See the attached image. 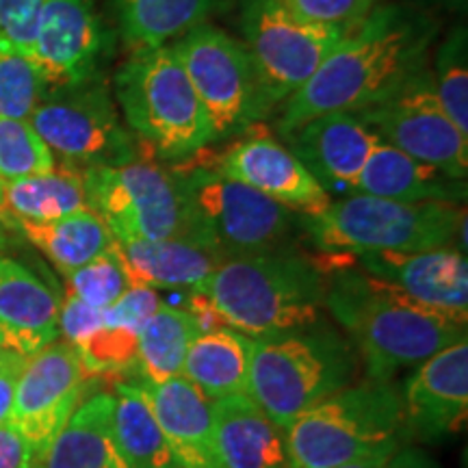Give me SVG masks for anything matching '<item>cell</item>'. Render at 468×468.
Returning <instances> with one entry per match:
<instances>
[{
	"mask_svg": "<svg viewBox=\"0 0 468 468\" xmlns=\"http://www.w3.org/2000/svg\"><path fill=\"white\" fill-rule=\"evenodd\" d=\"M438 25L410 5H382L345 35L317 72L284 102L278 134L338 111L371 107L427 68Z\"/></svg>",
	"mask_w": 468,
	"mask_h": 468,
	"instance_id": "6da1fadb",
	"label": "cell"
},
{
	"mask_svg": "<svg viewBox=\"0 0 468 468\" xmlns=\"http://www.w3.org/2000/svg\"><path fill=\"white\" fill-rule=\"evenodd\" d=\"M325 308L349 332L368 382H390L466 338V325L354 269L327 271Z\"/></svg>",
	"mask_w": 468,
	"mask_h": 468,
	"instance_id": "7a4b0ae2",
	"label": "cell"
},
{
	"mask_svg": "<svg viewBox=\"0 0 468 468\" xmlns=\"http://www.w3.org/2000/svg\"><path fill=\"white\" fill-rule=\"evenodd\" d=\"M191 292L221 324L250 338L308 330L321 324L327 269L292 248L219 262Z\"/></svg>",
	"mask_w": 468,
	"mask_h": 468,
	"instance_id": "3957f363",
	"label": "cell"
},
{
	"mask_svg": "<svg viewBox=\"0 0 468 468\" xmlns=\"http://www.w3.org/2000/svg\"><path fill=\"white\" fill-rule=\"evenodd\" d=\"M406 436L401 390L390 382L345 386L306 410L286 430L295 468L390 460Z\"/></svg>",
	"mask_w": 468,
	"mask_h": 468,
	"instance_id": "277c9868",
	"label": "cell"
},
{
	"mask_svg": "<svg viewBox=\"0 0 468 468\" xmlns=\"http://www.w3.org/2000/svg\"><path fill=\"white\" fill-rule=\"evenodd\" d=\"M115 101L126 126L165 161H185L213 144V128L172 46L133 50L117 68Z\"/></svg>",
	"mask_w": 468,
	"mask_h": 468,
	"instance_id": "5b68a950",
	"label": "cell"
},
{
	"mask_svg": "<svg viewBox=\"0 0 468 468\" xmlns=\"http://www.w3.org/2000/svg\"><path fill=\"white\" fill-rule=\"evenodd\" d=\"M356 371L354 345L330 327L254 338L248 395L289 430L306 410L349 386Z\"/></svg>",
	"mask_w": 468,
	"mask_h": 468,
	"instance_id": "8992f818",
	"label": "cell"
},
{
	"mask_svg": "<svg viewBox=\"0 0 468 468\" xmlns=\"http://www.w3.org/2000/svg\"><path fill=\"white\" fill-rule=\"evenodd\" d=\"M466 228L455 204H406L384 197L351 196L330 200L324 210L302 215V232L324 251H423L447 248Z\"/></svg>",
	"mask_w": 468,
	"mask_h": 468,
	"instance_id": "52a82bcc",
	"label": "cell"
},
{
	"mask_svg": "<svg viewBox=\"0 0 468 468\" xmlns=\"http://www.w3.org/2000/svg\"><path fill=\"white\" fill-rule=\"evenodd\" d=\"M202 245L221 261L291 248L302 215L210 165L174 167Z\"/></svg>",
	"mask_w": 468,
	"mask_h": 468,
	"instance_id": "ba28073f",
	"label": "cell"
},
{
	"mask_svg": "<svg viewBox=\"0 0 468 468\" xmlns=\"http://www.w3.org/2000/svg\"><path fill=\"white\" fill-rule=\"evenodd\" d=\"M83 180L87 207L115 241L189 239L202 245L174 169L137 156L120 165L87 167Z\"/></svg>",
	"mask_w": 468,
	"mask_h": 468,
	"instance_id": "9c48e42d",
	"label": "cell"
},
{
	"mask_svg": "<svg viewBox=\"0 0 468 468\" xmlns=\"http://www.w3.org/2000/svg\"><path fill=\"white\" fill-rule=\"evenodd\" d=\"M169 46L207 111L213 144L239 137L271 111L248 48L232 35L204 22Z\"/></svg>",
	"mask_w": 468,
	"mask_h": 468,
	"instance_id": "30bf717a",
	"label": "cell"
},
{
	"mask_svg": "<svg viewBox=\"0 0 468 468\" xmlns=\"http://www.w3.org/2000/svg\"><path fill=\"white\" fill-rule=\"evenodd\" d=\"M28 124L63 165H120L139 156L131 128L117 113L111 87L98 74L83 83L46 91Z\"/></svg>",
	"mask_w": 468,
	"mask_h": 468,
	"instance_id": "8fae6325",
	"label": "cell"
},
{
	"mask_svg": "<svg viewBox=\"0 0 468 468\" xmlns=\"http://www.w3.org/2000/svg\"><path fill=\"white\" fill-rule=\"evenodd\" d=\"M241 33L269 109L302 90L347 35L302 20L284 0H241Z\"/></svg>",
	"mask_w": 468,
	"mask_h": 468,
	"instance_id": "7c38bea8",
	"label": "cell"
},
{
	"mask_svg": "<svg viewBox=\"0 0 468 468\" xmlns=\"http://www.w3.org/2000/svg\"><path fill=\"white\" fill-rule=\"evenodd\" d=\"M356 115L378 134L379 142L455 180H466L468 134L460 133L442 109L430 68L410 76L390 96Z\"/></svg>",
	"mask_w": 468,
	"mask_h": 468,
	"instance_id": "4fadbf2b",
	"label": "cell"
},
{
	"mask_svg": "<svg viewBox=\"0 0 468 468\" xmlns=\"http://www.w3.org/2000/svg\"><path fill=\"white\" fill-rule=\"evenodd\" d=\"M90 378L79 351L66 341H55L25 360L11 423L31 442L39 462H44L58 430L79 408Z\"/></svg>",
	"mask_w": 468,
	"mask_h": 468,
	"instance_id": "5bb4252c",
	"label": "cell"
},
{
	"mask_svg": "<svg viewBox=\"0 0 468 468\" xmlns=\"http://www.w3.org/2000/svg\"><path fill=\"white\" fill-rule=\"evenodd\" d=\"M107 31L91 0H46L31 44V61L48 90L98 74Z\"/></svg>",
	"mask_w": 468,
	"mask_h": 468,
	"instance_id": "9a60e30c",
	"label": "cell"
},
{
	"mask_svg": "<svg viewBox=\"0 0 468 468\" xmlns=\"http://www.w3.org/2000/svg\"><path fill=\"white\" fill-rule=\"evenodd\" d=\"M360 271L395 286L410 300L466 325L468 262L453 245L423 251H362Z\"/></svg>",
	"mask_w": 468,
	"mask_h": 468,
	"instance_id": "2e32d148",
	"label": "cell"
},
{
	"mask_svg": "<svg viewBox=\"0 0 468 468\" xmlns=\"http://www.w3.org/2000/svg\"><path fill=\"white\" fill-rule=\"evenodd\" d=\"M406 434L438 442L464 425L468 412V341L449 345L414 368L401 393Z\"/></svg>",
	"mask_w": 468,
	"mask_h": 468,
	"instance_id": "e0dca14e",
	"label": "cell"
},
{
	"mask_svg": "<svg viewBox=\"0 0 468 468\" xmlns=\"http://www.w3.org/2000/svg\"><path fill=\"white\" fill-rule=\"evenodd\" d=\"M210 167L302 215L319 213L332 200L303 163L269 134L232 144Z\"/></svg>",
	"mask_w": 468,
	"mask_h": 468,
	"instance_id": "ac0fdd59",
	"label": "cell"
},
{
	"mask_svg": "<svg viewBox=\"0 0 468 468\" xmlns=\"http://www.w3.org/2000/svg\"><path fill=\"white\" fill-rule=\"evenodd\" d=\"M282 139L314 180L341 197L354 193L356 178L379 142L378 134L349 111L313 117Z\"/></svg>",
	"mask_w": 468,
	"mask_h": 468,
	"instance_id": "d6986e66",
	"label": "cell"
},
{
	"mask_svg": "<svg viewBox=\"0 0 468 468\" xmlns=\"http://www.w3.org/2000/svg\"><path fill=\"white\" fill-rule=\"evenodd\" d=\"M174 462L186 468H224L210 399L178 376L161 384H142Z\"/></svg>",
	"mask_w": 468,
	"mask_h": 468,
	"instance_id": "ffe728a7",
	"label": "cell"
},
{
	"mask_svg": "<svg viewBox=\"0 0 468 468\" xmlns=\"http://www.w3.org/2000/svg\"><path fill=\"white\" fill-rule=\"evenodd\" d=\"M61 297L31 269L0 259V349L28 358L58 341Z\"/></svg>",
	"mask_w": 468,
	"mask_h": 468,
	"instance_id": "44dd1931",
	"label": "cell"
},
{
	"mask_svg": "<svg viewBox=\"0 0 468 468\" xmlns=\"http://www.w3.org/2000/svg\"><path fill=\"white\" fill-rule=\"evenodd\" d=\"M224 468H295L286 430L250 395L210 401Z\"/></svg>",
	"mask_w": 468,
	"mask_h": 468,
	"instance_id": "7402d4cb",
	"label": "cell"
},
{
	"mask_svg": "<svg viewBox=\"0 0 468 468\" xmlns=\"http://www.w3.org/2000/svg\"><path fill=\"white\" fill-rule=\"evenodd\" d=\"M354 193L406 204L442 202L460 207L466 197V180H455L393 145L378 142L356 178Z\"/></svg>",
	"mask_w": 468,
	"mask_h": 468,
	"instance_id": "603a6c76",
	"label": "cell"
},
{
	"mask_svg": "<svg viewBox=\"0 0 468 468\" xmlns=\"http://www.w3.org/2000/svg\"><path fill=\"white\" fill-rule=\"evenodd\" d=\"M115 251L131 284L154 291H193L219 262H224L215 251L189 239L115 241Z\"/></svg>",
	"mask_w": 468,
	"mask_h": 468,
	"instance_id": "cb8c5ba5",
	"label": "cell"
},
{
	"mask_svg": "<svg viewBox=\"0 0 468 468\" xmlns=\"http://www.w3.org/2000/svg\"><path fill=\"white\" fill-rule=\"evenodd\" d=\"M254 338L219 325L204 330L191 343L183 378L200 388L210 401L232 395H248L250 362Z\"/></svg>",
	"mask_w": 468,
	"mask_h": 468,
	"instance_id": "d4e9b609",
	"label": "cell"
},
{
	"mask_svg": "<svg viewBox=\"0 0 468 468\" xmlns=\"http://www.w3.org/2000/svg\"><path fill=\"white\" fill-rule=\"evenodd\" d=\"M0 219L42 251L63 276L87 265L113 245V234L107 224L90 208L52 221L17 219L0 210Z\"/></svg>",
	"mask_w": 468,
	"mask_h": 468,
	"instance_id": "484cf974",
	"label": "cell"
},
{
	"mask_svg": "<svg viewBox=\"0 0 468 468\" xmlns=\"http://www.w3.org/2000/svg\"><path fill=\"white\" fill-rule=\"evenodd\" d=\"M230 0H115L122 37L131 50L165 46L226 9Z\"/></svg>",
	"mask_w": 468,
	"mask_h": 468,
	"instance_id": "4316f807",
	"label": "cell"
},
{
	"mask_svg": "<svg viewBox=\"0 0 468 468\" xmlns=\"http://www.w3.org/2000/svg\"><path fill=\"white\" fill-rule=\"evenodd\" d=\"M113 393L79 403L44 455V468H102L113 453Z\"/></svg>",
	"mask_w": 468,
	"mask_h": 468,
	"instance_id": "83f0119b",
	"label": "cell"
},
{
	"mask_svg": "<svg viewBox=\"0 0 468 468\" xmlns=\"http://www.w3.org/2000/svg\"><path fill=\"white\" fill-rule=\"evenodd\" d=\"M87 207L83 169L69 165L50 172L3 180L0 210L28 221H52L79 213Z\"/></svg>",
	"mask_w": 468,
	"mask_h": 468,
	"instance_id": "f1b7e54d",
	"label": "cell"
},
{
	"mask_svg": "<svg viewBox=\"0 0 468 468\" xmlns=\"http://www.w3.org/2000/svg\"><path fill=\"white\" fill-rule=\"evenodd\" d=\"M113 449L126 468H172L174 455L142 384H117Z\"/></svg>",
	"mask_w": 468,
	"mask_h": 468,
	"instance_id": "f546056e",
	"label": "cell"
},
{
	"mask_svg": "<svg viewBox=\"0 0 468 468\" xmlns=\"http://www.w3.org/2000/svg\"><path fill=\"white\" fill-rule=\"evenodd\" d=\"M202 327L189 308L163 302L139 330L137 371L144 384H161L183 376L185 358Z\"/></svg>",
	"mask_w": 468,
	"mask_h": 468,
	"instance_id": "4dcf8cb0",
	"label": "cell"
},
{
	"mask_svg": "<svg viewBox=\"0 0 468 468\" xmlns=\"http://www.w3.org/2000/svg\"><path fill=\"white\" fill-rule=\"evenodd\" d=\"M431 74L442 109L460 133L468 134V44L464 27H455L447 35Z\"/></svg>",
	"mask_w": 468,
	"mask_h": 468,
	"instance_id": "1f68e13d",
	"label": "cell"
},
{
	"mask_svg": "<svg viewBox=\"0 0 468 468\" xmlns=\"http://www.w3.org/2000/svg\"><path fill=\"white\" fill-rule=\"evenodd\" d=\"M46 91L31 57L0 39V115L28 120Z\"/></svg>",
	"mask_w": 468,
	"mask_h": 468,
	"instance_id": "d6a6232c",
	"label": "cell"
},
{
	"mask_svg": "<svg viewBox=\"0 0 468 468\" xmlns=\"http://www.w3.org/2000/svg\"><path fill=\"white\" fill-rule=\"evenodd\" d=\"M55 156L28 120L0 115V180L50 172Z\"/></svg>",
	"mask_w": 468,
	"mask_h": 468,
	"instance_id": "836d02e7",
	"label": "cell"
},
{
	"mask_svg": "<svg viewBox=\"0 0 468 468\" xmlns=\"http://www.w3.org/2000/svg\"><path fill=\"white\" fill-rule=\"evenodd\" d=\"M66 284L68 292L98 310L109 308L111 303L120 300L131 286V280H128L126 269L115 251V239L107 251H102L101 256H96L76 271L68 273Z\"/></svg>",
	"mask_w": 468,
	"mask_h": 468,
	"instance_id": "e575fe53",
	"label": "cell"
},
{
	"mask_svg": "<svg viewBox=\"0 0 468 468\" xmlns=\"http://www.w3.org/2000/svg\"><path fill=\"white\" fill-rule=\"evenodd\" d=\"M139 332L128 327L102 325L93 332L79 351L80 360L90 376H107V373H124L137 368Z\"/></svg>",
	"mask_w": 468,
	"mask_h": 468,
	"instance_id": "d590c367",
	"label": "cell"
},
{
	"mask_svg": "<svg viewBox=\"0 0 468 468\" xmlns=\"http://www.w3.org/2000/svg\"><path fill=\"white\" fill-rule=\"evenodd\" d=\"M292 14L313 25L351 33L378 7L376 0H284Z\"/></svg>",
	"mask_w": 468,
	"mask_h": 468,
	"instance_id": "8d00e7d4",
	"label": "cell"
},
{
	"mask_svg": "<svg viewBox=\"0 0 468 468\" xmlns=\"http://www.w3.org/2000/svg\"><path fill=\"white\" fill-rule=\"evenodd\" d=\"M161 303L163 300L159 297V291L131 284L120 300L102 310V325L128 327V330L139 332L145 325V321L159 310Z\"/></svg>",
	"mask_w": 468,
	"mask_h": 468,
	"instance_id": "74e56055",
	"label": "cell"
},
{
	"mask_svg": "<svg viewBox=\"0 0 468 468\" xmlns=\"http://www.w3.org/2000/svg\"><path fill=\"white\" fill-rule=\"evenodd\" d=\"M46 0H0V39L28 55Z\"/></svg>",
	"mask_w": 468,
	"mask_h": 468,
	"instance_id": "f35d334b",
	"label": "cell"
},
{
	"mask_svg": "<svg viewBox=\"0 0 468 468\" xmlns=\"http://www.w3.org/2000/svg\"><path fill=\"white\" fill-rule=\"evenodd\" d=\"M101 327L102 310L90 306L72 292H66L61 300V310H58V336H63V341L72 347H80Z\"/></svg>",
	"mask_w": 468,
	"mask_h": 468,
	"instance_id": "ab89813d",
	"label": "cell"
},
{
	"mask_svg": "<svg viewBox=\"0 0 468 468\" xmlns=\"http://www.w3.org/2000/svg\"><path fill=\"white\" fill-rule=\"evenodd\" d=\"M37 460L31 442L14 423L0 425V468H31Z\"/></svg>",
	"mask_w": 468,
	"mask_h": 468,
	"instance_id": "60d3db41",
	"label": "cell"
},
{
	"mask_svg": "<svg viewBox=\"0 0 468 468\" xmlns=\"http://www.w3.org/2000/svg\"><path fill=\"white\" fill-rule=\"evenodd\" d=\"M25 360L27 358H22V356L9 354V358L0 365V425L11 423L17 379H20Z\"/></svg>",
	"mask_w": 468,
	"mask_h": 468,
	"instance_id": "b9f144b4",
	"label": "cell"
},
{
	"mask_svg": "<svg viewBox=\"0 0 468 468\" xmlns=\"http://www.w3.org/2000/svg\"><path fill=\"white\" fill-rule=\"evenodd\" d=\"M386 468H441L434 458L417 447H401L393 458L388 460Z\"/></svg>",
	"mask_w": 468,
	"mask_h": 468,
	"instance_id": "7bdbcfd3",
	"label": "cell"
},
{
	"mask_svg": "<svg viewBox=\"0 0 468 468\" xmlns=\"http://www.w3.org/2000/svg\"><path fill=\"white\" fill-rule=\"evenodd\" d=\"M386 466H388V460L376 458V460L351 462V464H343V466H336V468H386Z\"/></svg>",
	"mask_w": 468,
	"mask_h": 468,
	"instance_id": "ee69618b",
	"label": "cell"
},
{
	"mask_svg": "<svg viewBox=\"0 0 468 468\" xmlns=\"http://www.w3.org/2000/svg\"><path fill=\"white\" fill-rule=\"evenodd\" d=\"M9 245V237H7V226H5V221L0 219V259H3L5 250H7Z\"/></svg>",
	"mask_w": 468,
	"mask_h": 468,
	"instance_id": "f6af8a7d",
	"label": "cell"
},
{
	"mask_svg": "<svg viewBox=\"0 0 468 468\" xmlns=\"http://www.w3.org/2000/svg\"><path fill=\"white\" fill-rule=\"evenodd\" d=\"M102 468H126V466L122 464V460L117 458V453H115V449H113V453H111V458L107 460V464H104Z\"/></svg>",
	"mask_w": 468,
	"mask_h": 468,
	"instance_id": "bcb514c9",
	"label": "cell"
},
{
	"mask_svg": "<svg viewBox=\"0 0 468 468\" xmlns=\"http://www.w3.org/2000/svg\"><path fill=\"white\" fill-rule=\"evenodd\" d=\"M9 354H14V351H7V349H0V365H3V362L9 358Z\"/></svg>",
	"mask_w": 468,
	"mask_h": 468,
	"instance_id": "7dc6e473",
	"label": "cell"
},
{
	"mask_svg": "<svg viewBox=\"0 0 468 468\" xmlns=\"http://www.w3.org/2000/svg\"><path fill=\"white\" fill-rule=\"evenodd\" d=\"M31 468H44V464H42V462H35V464H33Z\"/></svg>",
	"mask_w": 468,
	"mask_h": 468,
	"instance_id": "c3c4849f",
	"label": "cell"
},
{
	"mask_svg": "<svg viewBox=\"0 0 468 468\" xmlns=\"http://www.w3.org/2000/svg\"><path fill=\"white\" fill-rule=\"evenodd\" d=\"M0 200H3V180H0Z\"/></svg>",
	"mask_w": 468,
	"mask_h": 468,
	"instance_id": "681fc988",
	"label": "cell"
},
{
	"mask_svg": "<svg viewBox=\"0 0 468 468\" xmlns=\"http://www.w3.org/2000/svg\"><path fill=\"white\" fill-rule=\"evenodd\" d=\"M172 468H186V466H180V464H174Z\"/></svg>",
	"mask_w": 468,
	"mask_h": 468,
	"instance_id": "f907efd6",
	"label": "cell"
}]
</instances>
